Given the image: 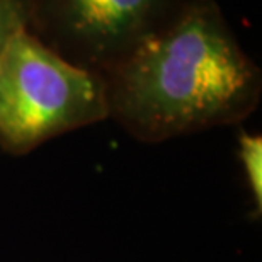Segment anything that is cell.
Listing matches in <instances>:
<instances>
[{
    "mask_svg": "<svg viewBox=\"0 0 262 262\" xmlns=\"http://www.w3.org/2000/svg\"><path fill=\"white\" fill-rule=\"evenodd\" d=\"M104 80L109 119L145 143L237 124L262 94L260 68L214 0H186Z\"/></svg>",
    "mask_w": 262,
    "mask_h": 262,
    "instance_id": "cell-1",
    "label": "cell"
},
{
    "mask_svg": "<svg viewBox=\"0 0 262 262\" xmlns=\"http://www.w3.org/2000/svg\"><path fill=\"white\" fill-rule=\"evenodd\" d=\"M109 119L106 80L17 31L0 56V148L28 155L48 140Z\"/></svg>",
    "mask_w": 262,
    "mask_h": 262,
    "instance_id": "cell-2",
    "label": "cell"
},
{
    "mask_svg": "<svg viewBox=\"0 0 262 262\" xmlns=\"http://www.w3.org/2000/svg\"><path fill=\"white\" fill-rule=\"evenodd\" d=\"M186 0H23L24 29L70 63L106 75Z\"/></svg>",
    "mask_w": 262,
    "mask_h": 262,
    "instance_id": "cell-3",
    "label": "cell"
},
{
    "mask_svg": "<svg viewBox=\"0 0 262 262\" xmlns=\"http://www.w3.org/2000/svg\"><path fill=\"white\" fill-rule=\"evenodd\" d=\"M237 157L252 198L254 213L259 218L262 213V136L240 131L237 140Z\"/></svg>",
    "mask_w": 262,
    "mask_h": 262,
    "instance_id": "cell-4",
    "label": "cell"
},
{
    "mask_svg": "<svg viewBox=\"0 0 262 262\" xmlns=\"http://www.w3.org/2000/svg\"><path fill=\"white\" fill-rule=\"evenodd\" d=\"M24 5L23 0H0V56L10 38L24 29Z\"/></svg>",
    "mask_w": 262,
    "mask_h": 262,
    "instance_id": "cell-5",
    "label": "cell"
}]
</instances>
